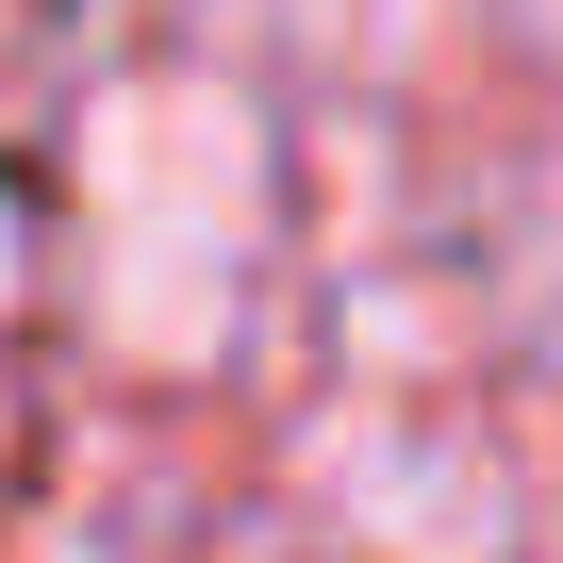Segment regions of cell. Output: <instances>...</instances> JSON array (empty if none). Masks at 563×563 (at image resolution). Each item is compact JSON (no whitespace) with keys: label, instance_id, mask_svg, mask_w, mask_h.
<instances>
[{"label":"cell","instance_id":"obj_1","mask_svg":"<svg viewBox=\"0 0 563 563\" xmlns=\"http://www.w3.org/2000/svg\"><path fill=\"white\" fill-rule=\"evenodd\" d=\"M249 216H265V150L232 100L166 84L100 117V316L166 365H199L232 332V282H249Z\"/></svg>","mask_w":563,"mask_h":563}]
</instances>
